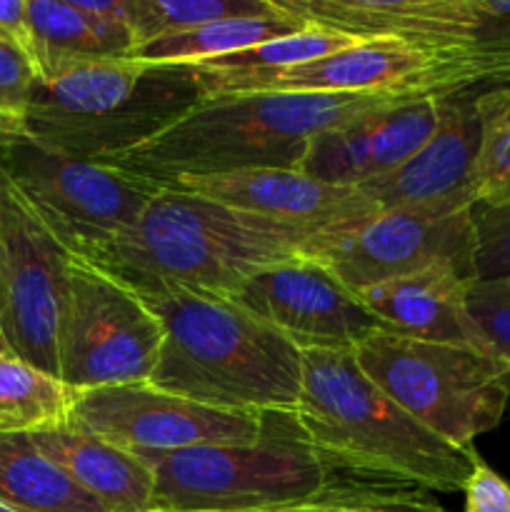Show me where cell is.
<instances>
[{
    "mask_svg": "<svg viewBox=\"0 0 510 512\" xmlns=\"http://www.w3.org/2000/svg\"><path fill=\"white\" fill-rule=\"evenodd\" d=\"M398 93H243L205 98L163 133L100 165L165 185L255 168L300 170L320 133Z\"/></svg>",
    "mask_w": 510,
    "mask_h": 512,
    "instance_id": "1",
    "label": "cell"
},
{
    "mask_svg": "<svg viewBox=\"0 0 510 512\" xmlns=\"http://www.w3.org/2000/svg\"><path fill=\"white\" fill-rule=\"evenodd\" d=\"M138 293L165 330L153 388L233 413H293L303 353L278 330L228 295L175 285Z\"/></svg>",
    "mask_w": 510,
    "mask_h": 512,
    "instance_id": "2",
    "label": "cell"
},
{
    "mask_svg": "<svg viewBox=\"0 0 510 512\" xmlns=\"http://www.w3.org/2000/svg\"><path fill=\"white\" fill-rule=\"evenodd\" d=\"M293 420L330 473L463 493L475 450H460L405 413L353 353L305 350Z\"/></svg>",
    "mask_w": 510,
    "mask_h": 512,
    "instance_id": "3",
    "label": "cell"
},
{
    "mask_svg": "<svg viewBox=\"0 0 510 512\" xmlns=\"http://www.w3.org/2000/svg\"><path fill=\"white\" fill-rule=\"evenodd\" d=\"M310 235L160 185L138 220L103 250L100 268L130 288L235 295L273 265L303 258Z\"/></svg>",
    "mask_w": 510,
    "mask_h": 512,
    "instance_id": "4",
    "label": "cell"
},
{
    "mask_svg": "<svg viewBox=\"0 0 510 512\" xmlns=\"http://www.w3.org/2000/svg\"><path fill=\"white\" fill-rule=\"evenodd\" d=\"M205 98L195 65L100 60L35 83L23 138L98 163L163 133Z\"/></svg>",
    "mask_w": 510,
    "mask_h": 512,
    "instance_id": "5",
    "label": "cell"
},
{
    "mask_svg": "<svg viewBox=\"0 0 510 512\" xmlns=\"http://www.w3.org/2000/svg\"><path fill=\"white\" fill-rule=\"evenodd\" d=\"M313 28L398 38L428 58L420 95L453 98L510 85V0H275Z\"/></svg>",
    "mask_w": 510,
    "mask_h": 512,
    "instance_id": "6",
    "label": "cell"
},
{
    "mask_svg": "<svg viewBox=\"0 0 510 512\" xmlns=\"http://www.w3.org/2000/svg\"><path fill=\"white\" fill-rule=\"evenodd\" d=\"M155 478V508L165 512H258L318 493L333 473L295 428L275 413L255 443L198 445L143 455Z\"/></svg>",
    "mask_w": 510,
    "mask_h": 512,
    "instance_id": "7",
    "label": "cell"
},
{
    "mask_svg": "<svg viewBox=\"0 0 510 512\" xmlns=\"http://www.w3.org/2000/svg\"><path fill=\"white\" fill-rule=\"evenodd\" d=\"M353 355L388 398L460 450H473V440L498 428L508 408V368L475 350L383 330Z\"/></svg>",
    "mask_w": 510,
    "mask_h": 512,
    "instance_id": "8",
    "label": "cell"
},
{
    "mask_svg": "<svg viewBox=\"0 0 510 512\" xmlns=\"http://www.w3.org/2000/svg\"><path fill=\"white\" fill-rule=\"evenodd\" d=\"M165 330L143 295L75 255L58 330V375L70 390L148 383Z\"/></svg>",
    "mask_w": 510,
    "mask_h": 512,
    "instance_id": "9",
    "label": "cell"
},
{
    "mask_svg": "<svg viewBox=\"0 0 510 512\" xmlns=\"http://www.w3.org/2000/svg\"><path fill=\"white\" fill-rule=\"evenodd\" d=\"M0 168L75 255L98 260L143 215L160 190L153 180L70 158L30 138L0 143Z\"/></svg>",
    "mask_w": 510,
    "mask_h": 512,
    "instance_id": "10",
    "label": "cell"
},
{
    "mask_svg": "<svg viewBox=\"0 0 510 512\" xmlns=\"http://www.w3.org/2000/svg\"><path fill=\"white\" fill-rule=\"evenodd\" d=\"M70 258L0 168V338L10 355L53 378Z\"/></svg>",
    "mask_w": 510,
    "mask_h": 512,
    "instance_id": "11",
    "label": "cell"
},
{
    "mask_svg": "<svg viewBox=\"0 0 510 512\" xmlns=\"http://www.w3.org/2000/svg\"><path fill=\"white\" fill-rule=\"evenodd\" d=\"M273 415L208 408L150 383H130L78 390L65 428L143 458L198 445L255 443Z\"/></svg>",
    "mask_w": 510,
    "mask_h": 512,
    "instance_id": "12",
    "label": "cell"
},
{
    "mask_svg": "<svg viewBox=\"0 0 510 512\" xmlns=\"http://www.w3.org/2000/svg\"><path fill=\"white\" fill-rule=\"evenodd\" d=\"M303 253L325 265L353 293L435 263L473 270V210L455 215L378 210L343 228L313 235Z\"/></svg>",
    "mask_w": 510,
    "mask_h": 512,
    "instance_id": "13",
    "label": "cell"
},
{
    "mask_svg": "<svg viewBox=\"0 0 510 512\" xmlns=\"http://www.w3.org/2000/svg\"><path fill=\"white\" fill-rule=\"evenodd\" d=\"M230 298L278 330L300 353H353L358 345L385 330L360 303L358 293L340 283L325 265L305 255L263 270Z\"/></svg>",
    "mask_w": 510,
    "mask_h": 512,
    "instance_id": "14",
    "label": "cell"
},
{
    "mask_svg": "<svg viewBox=\"0 0 510 512\" xmlns=\"http://www.w3.org/2000/svg\"><path fill=\"white\" fill-rule=\"evenodd\" d=\"M440 100L433 135L393 173L360 185L378 210H428L455 215L475 208L480 120L475 93Z\"/></svg>",
    "mask_w": 510,
    "mask_h": 512,
    "instance_id": "15",
    "label": "cell"
},
{
    "mask_svg": "<svg viewBox=\"0 0 510 512\" xmlns=\"http://www.w3.org/2000/svg\"><path fill=\"white\" fill-rule=\"evenodd\" d=\"M198 68V65H195ZM428 58L398 38H363L325 58L268 70V73H213L198 68L208 98L243 93H398L420 95Z\"/></svg>",
    "mask_w": 510,
    "mask_h": 512,
    "instance_id": "16",
    "label": "cell"
},
{
    "mask_svg": "<svg viewBox=\"0 0 510 512\" xmlns=\"http://www.w3.org/2000/svg\"><path fill=\"white\" fill-rule=\"evenodd\" d=\"M438 118V98L400 95L313 138L300 170L358 190L403 165L433 135Z\"/></svg>",
    "mask_w": 510,
    "mask_h": 512,
    "instance_id": "17",
    "label": "cell"
},
{
    "mask_svg": "<svg viewBox=\"0 0 510 512\" xmlns=\"http://www.w3.org/2000/svg\"><path fill=\"white\" fill-rule=\"evenodd\" d=\"M165 185L203 195L240 213L273 220L310 238L378 213V208L355 188L323 183L303 170L255 168L225 175L178 178Z\"/></svg>",
    "mask_w": 510,
    "mask_h": 512,
    "instance_id": "18",
    "label": "cell"
},
{
    "mask_svg": "<svg viewBox=\"0 0 510 512\" xmlns=\"http://www.w3.org/2000/svg\"><path fill=\"white\" fill-rule=\"evenodd\" d=\"M473 280V270L463 265L435 263L413 275L360 290L358 298L388 333L425 343L460 345L490 358L488 345L468 313Z\"/></svg>",
    "mask_w": 510,
    "mask_h": 512,
    "instance_id": "19",
    "label": "cell"
},
{
    "mask_svg": "<svg viewBox=\"0 0 510 512\" xmlns=\"http://www.w3.org/2000/svg\"><path fill=\"white\" fill-rule=\"evenodd\" d=\"M30 440L108 512L158 510L153 470L145 460L65 425L40 430Z\"/></svg>",
    "mask_w": 510,
    "mask_h": 512,
    "instance_id": "20",
    "label": "cell"
},
{
    "mask_svg": "<svg viewBox=\"0 0 510 512\" xmlns=\"http://www.w3.org/2000/svg\"><path fill=\"white\" fill-rule=\"evenodd\" d=\"M0 500L18 512H108L30 435H0Z\"/></svg>",
    "mask_w": 510,
    "mask_h": 512,
    "instance_id": "21",
    "label": "cell"
},
{
    "mask_svg": "<svg viewBox=\"0 0 510 512\" xmlns=\"http://www.w3.org/2000/svg\"><path fill=\"white\" fill-rule=\"evenodd\" d=\"M275 3V0H273ZM278 15L268 18H228L205 23L200 28L185 30V33L163 35L150 43L140 45L133 53L135 60L148 63H180V65H203L210 60L228 58V55L243 53V50L263 45L268 40L285 38L305 30L303 20L293 18L278 8Z\"/></svg>",
    "mask_w": 510,
    "mask_h": 512,
    "instance_id": "22",
    "label": "cell"
},
{
    "mask_svg": "<svg viewBox=\"0 0 510 512\" xmlns=\"http://www.w3.org/2000/svg\"><path fill=\"white\" fill-rule=\"evenodd\" d=\"M75 390L58 378L23 363L15 355H0V435H33L68 423Z\"/></svg>",
    "mask_w": 510,
    "mask_h": 512,
    "instance_id": "23",
    "label": "cell"
},
{
    "mask_svg": "<svg viewBox=\"0 0 510 512\" xmlns=\"http://www.w3.org/2000/svg\"><path fill=\"white\" fill-rule=\"evenodd\" d=\"M28 23L38 55V83L110 60L88 18L70 0H28Z\"/></svg>",
    "mask_w": 510,
    "mask_h": 512,
    "instance_id": "24",
    "label": "cell"
},
{
    "mask_svg": "<svg viewBox=\"0 0 510 512\" xmlns=\"http://www.w3.org/2000/svg\"><path fill=\"white\" fill-rule=\"evenodd\" d=\"M258 512H448L430 498V490L393 480L333 473L318 493Z\"/></svg>",
    "mask_w": 510,
    "mask_h": 512,
    "instance_id": "25",
    "label": "cell"
},
{
    "mask_svg": "<svg viewBox=\"0 0 510 512\" xmlns=\"http://www.w3.org/2000/svg\"><path fill=\"white\" fill-rule=\"evenodd\" d=\"M135 50L163 35L185 33L228 18L278 15L273 0H128Z\"/></svg>",
    "mask_w": 510,
    "mask_h": 512,
    "instance_id": "26",
    "label": "cell"
},
{
    "mask_svg": "<svg viewBox=\"0 0 510 512\" xmlns=\"http://www.w3.org/2000/svg\"><path fill=\"white\" fill-rule=\"evenodd\" d=\"M475 110L480 120L475 200L498 208L510 203V85L475 93Z\"/></svg>",
    "mask_w": 510,
    "mask_h": 512,
    "instance_id": "27",
    "label": "cell"
},
{
    "mask_svg": "<svg viewBox=\"0 0 510 512\" xmlns=\"http://www.w3.org/2000/svg\"><path fill=\"white\" fill-rule=\"evenodd\" d=\"M355 43H358V38L308 25L300 33L268 40V43L255 45V48L243 50V53L210 60V63L198 65V68L213 70V73H268V70L295 68V65L325 58V55L338 53V50L350 48Z\"/></svg>",
    "mask_w": 510,
    "mask_h": 512,
    "instance_id": "28",
    "label": "cell"
},
{
    "mask_svg": "<svg viewBox=\"0 0 510 512\" xmlns=\"http://www.w3.org/2000/svg\"><path fill=\"white\" fill-rule=\"evenodd\" d=\"M468 313L488 345L490 358L503 363L510 373V280H473Z\"/></svg>",
    "mask_w": 510,
    "mask_h": 512,
    "instance_id": "29",
    "label": "cell"
},
{
    "mask_svg": "<svg viewBox=\"0 0 510 512\" xmlns=\"http://www.w3.org/2000/svg\"><path fill=\"white\" fill-rule=\"evenodd\" d=\"M475 280H510V203L473 208Z\"/></svg>",
    "mask_w": 510,
    "mask_h": 512,
    "instance_id": "30",
    "label": "cell"
},
{
    "mask_svg": "<svg viewBox=\"0 0 510 512\" xmlns=\"http://www.w3.org/2000/svg\"><path fill=\"white\" fill-rule=\"evenodd\" d=\"M38 75L28 60L0 40V143L23 138L25 113Z\"/></svg>",
    "mask_w": 510,
    "mask_h": 512,
    "instance_id": "31",
    "label": "cell"
},
{
    "mask_svg": "<svg viewBox=\"0 0 510 512\" xmlns=\"http://www.w3.org/2000/svg\"><path fill=\"white\" fill-rule=\"evenodd\" d=\"M88 18L90 28L110 58H133L135 38L130 28L128 0H70Z\"/></svg>",
    "mask_w": 510,
    "mask_h": 512,
    "instance_id": "32",
    "label": "cell"
},
{
    "mask_svg": "<svg viewBox=\"0 0 510 512\" xmlns=\"http://www.w3.org/2000/svg\"><path fill=\"white\" fill-rule=\"evenodd\" d=\"M465 512H510V485L493 468L475 460L465 483Z\"/></svg>",
    "mask_w": 510,
    "mask_h": 512,
    "instance_id": "33",
    "label": "cell"
},
{
    "mask_svg": "<svg viewBox=\"0 0 510 512\" xmlns=\"http://www.w3.org/2000/svg\"><path fill=\"white\" fill-rule=\"evenodd\" d=\"M0 40L18 50L38 75V55L28 23V0H0Z\"/></svg>",
    "mask_w": 510,
    "mask_h": 512,
    "instance_id": "34",
    "label": "cell"
},
{
    "mask_svg": "<svg viewBox=\"0 0 510 512\" xmlns=\"http://www.w3.org/2000/svg\"><path fill=\"white\" fill-rule=\"evenodd\" d=\"M0 512H18L15 508H10V505H5L3 500H0Z\"/></svg>",
    "mask_w": 510,
    "mask_h": 512,
    "instance_id": "35",
    "label": "cell"
},
{
    "mask_svg": "<svg viewBox=\"0 0 510 512\" xmlns=\"http://www.w3.org/2000/svg\"><path fill=\"white\" fill-rule=\"evenodd\" d=\"M8 353V348H5V343H3V338H0V355H5Z\"/></svg>",
    "mask_w": 510,
    "mask_h": 512,
    "instance_id": "36",
    "label": "cell"
},
{
    "mask_svg": "<svg viewBox=\"0 0 510 512\" xmlns=\"http://www.w3.org/2000/svg\"><path fill=\"white\" fill-rule=\"evenodd\" d=\"M153 512H165V510H153Z\"/></svg>",
    "mask_w": 510,
    "mask_h": 512,
    "instance_id": "37",
    "label": "cell"
}]
</instances>
